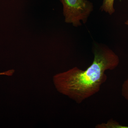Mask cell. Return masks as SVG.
I'll return each mask as SVG.
<instances>
[{
	"instance_id": "1",
	"label": "cell",
	"mask_w": 128,
	"mask_h": 128,
	"mask_svg": "<svg viewBox=\"0 0 128 128\" xmlns=\"http://www.w3.org/2000/svg\"><path fill=\"white\" fill-rule=\"evenodd\" d=\"M93 62L87 69L77 67L54 76L57 90L78 104L97 93L105 82V71L112 70L119 64V57L109 48L97 45L94 49Z\"/></svg>"
},
{
	"instance_id": "2",
	"label": "cell",
	"mask_w": 128,
	"mask_h": 128,
	"mask_svg": "<svg viewBox=\"0 0 128 128\" xmlns=\"http://www.w3.org/2000/svg\"><path fill=\"white\" fill-rule=\"evenodd\" d=\"M64 6V14L66 23L74 26L81 25L80 21L86 22L93 9L92 3L87 0H60Z\"/></svg>"
},
{
	"instance_id": "3",
	"label": "cell",
	"mask_w": 128,
	"mask_h": 128,
	"mask_svg": "<svg viewBox=\"0 0 128 128\" xmlns=\"http://www.w3.org/2000/svg\"><path fill=\"white\" fill-rule=\"evenodd\" d=\"M114 0H103L102 9L110 15H112L115 12L114 4Z\"/></svg>"
},
{
	"instance_id": "4",
	"label": "cell",
	"mask_w": 128,
	"mask_h": 128,
	"mask_svg": "<svg viewBox=\"0 0 128 128\" xmlns=\"http://www.w3.org/2000/svg\"><path fill=\"white\" fill-rule=\"evenodd\" d=\"M122 95L125 99L128 100V76L122 86Z\"/></svg>"
},
{
	"instance_id": "5",
	"label": "cell",
	"mask_w": 128,
	"mask_h": 128,
	"mask_svg": "<svg viewBox=\"0 0 128 128\" xmlns=\"http://www.w3.org/2000/svg\"><path fill=\"white\" fill-rule=\"evenodd\" d=\"M14 72V70H10L8 71L5 72L0 73V75H6V76H12V75Z\"/></svg>"
},
{
	"instance_id": "6",
	"label": "cell",
	"mask_w": 128,
	"mask_h": 128,
	"mask_svg": "<svg viewBox=\"0 0 128 128\" xmlns=\"http://www.w3.org/2000/svg\"><path fill=\"white\" fill-rule=\"evenodd\" d=\"M125 24H126V25H128V20H127L125 22Z\"/></svg>"
}]
</instances>
